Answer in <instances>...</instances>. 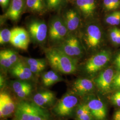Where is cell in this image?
<instances>
[{
    "instance_id": "74e56055",
    "label": "cell",
    "mask_w": 120,
    "mask_h": 120,
    "mask_svg": "<svg viewBox=\"0 0 120 120\" xmlns=\"http://www.w3.org/2000/svg\"><path fill=\"white\" fill-rule=\"evenodd\" d=\"M116 44H120V30L118 37H117V38L116 39Z\"/></svg>"
},
{
    "instance_id": "d6986e66",
    "label": "cell",
    "mask_w": 120,
    "mask_h": 120,
    "mask_svg": "<svg viewBox=\"0 0 120 120\" xmlns=\"http://www.w3.org/2000/svg\"><path fill=\"white\" fill-rule=\"evenodd\" d=\"M25 62L33 73L41 72L45 69L46 66V61L43 59L26 58Z\"/></svg>"
},
{
    "instance_id": "9a60e30c",
    "label": "cell",
    "mask_w": 120,
    "mask_h": 120,
    "mask_svg": "<svg viewBox=\"0 0 120 120\" xmlns=\"http://www.w3.org/2000/svg\"><path fill=\"white\" fill-rule=\"evenodd\" d=\"M93 82L86 78H79L74 82L73 90L78 95H82L91 92L94 89Z\"/></svg>"
},
{
    "instance_id": "603a6c76",
    "label": "cell",
    "mask_w": 120,
    "mask_h": 120,
    "mask_svg": "<svg viewBox=\"0 0 120 120\" xmlns=\"http://www.w3.org/2000/svg\"><path fill=\"white\" fill-rule=\"evenodd\" d=\"M26 5L31 11L41 13L45 11V4L44 0H26Z\"/></svg>"
},
{
    "instance_id": "4316f807",
    "label": "cell",
    "mask_w": 120,
    "mask_h": 120,
    "mask_svg": "<svg viewBox=\"0 0 120 120\" xmlns=\"http://www.w3.org/2000/svg\"><path fill=\"white\" fill-rule=\"evenodd\" d=\"M2 51L4 52L5 55L9 58L13 65L15 64L19 60L17 54L15 52L9 49L2 50Z\"/></svg>"
},
{
    "instance_id": "7c38bea8",
    "label": "cell",
    "mask_w": 120,
    "mask_h": 120,
    "mask_svg": "<svg viewBox=\"0 0 120 120\" xmlns=\"http://www.w3.org/2000/svg\"><path fill=\"white\" fill-rule=\"evenodd\" d=\"M16 106L10 95L2 92L0 94V116L2 118L10 116L14 112Z\"/></svg>"
},
{
    "instance_id": "5bb4252c",
    "label": "cell",
    "mask_w": 120,
    "mask_h": 120,
    "mask_svg": "<svg viewBox=\"0 0 120 120\" xmlns=\"http://www.w3.org/2000/svg\"><path fill=\"white\" fill-rule=\"evenodd\" d=\"M55 99V94L49 91L38 93L35 95L33 98L34 102L42 108L52 105Z\"/></svg>"
},
{
    "instance_id": "44dd1931",
    "label": "cell",
    "mask_w": 120,
    "mask_h": 120,
    "mask_svg": "<svg viewBox=\"0 0 120 120\" xmlns=\"http://www.w3.org/2000/svg\"><path fill=\"white\" fill-rule=\"evenodd\" d=\"M77 120H93L94 117L86 104L79 105L76 111Z\"/></svg>"
},
{
    "instance_id": "8d00e7d4",
    "label": "cell",
    "mask_w": 120,
    "mask_h": 120,
    "mask_svg": "<svg viewBox=\"0 0 120 120\" xmlns=\"http://www.w3.org/2000/svg\"><path fill=\"white\" fill-rule=\"evenodd\" d=\"M4 79L3 77V76L0 75V86L1 89L3 87V86L4 85Z\"/></svg>"
},
{
    "instance_id": "f546056e",
    "label": "cell",
    "mask_w": 120,
    "mask_h": 120,
    "mask_svg": "<svg viewBox=\"0 0 120 120\" xmlns=\"http://www.w3.org/2000/svg\"><path fill=\"white\" fill-rule=\"evenodd\" d=\"M112 86L116 89H120V72L114 75Z\"/></svg>"
},
{
    "instance_id": "4fadbf2b",
    "label": "cell",
    "mask_w": 120,
    "mask_h": 120,
    "mask_svg": "<svg viewBox=\"0 0 120 120\" xmlns=\"http://www.w3.org/2000/svg\"><path fill=\"white\" fill-rule=\"evenodd\" d=\"M87 105L96 119L102 120L105 117L106 110L104 103L101 100L97 99L91 100Z\"/></svg>"
},
{
    "instance_id": "f35d334b",
    "label": "cell",
    "mask_w": 120,
    "mask_h": 120,
    "mask_svg": "<svg viewBox=\"0 0 120 120\" xmlns=\"http://www.w3.org/2000/svg\"></svg>"
},
{
    "instance_id": "4dcf8cb0",
    "label": "cell",
    "mask_w": 120,
    "mask_h": 120,
    "mask_svg": "<svg viewBox=\"0 0 120 120\" xmlns=\"http://www.w3.org/2000/svg\"><path fill=\"white\" fill-rule=\"evenodd\" d=\"M119 31L120 29L117 28H114L112 29L110 32V38L113 43L116 44V39L117 38Z\"/></svg>"
},
{
    "instance_id": "30bf717a",
    "label": "cell",
    "mask_w": 120,
    "mask_h": 120,
    "mask_svg": "<svg viewBox=\"0 0 120 120\" xmlns=\"http://www.w3.org/2000/svg\"><path fill=\"white\" fill-rule=\"evenodd\" d=\"M11 74L22 81L30 79L33 75L32 72L26 62L18 60L10 69Z\"/></svg>"
},
{
    "instance_id": "8fae6325",
    "label": "cell",
    "mask_w": 120,
    "mask_h": 120,
    "mask_svg": "<svg viewBox=\"0 0 120 120\" xmlns=\"http://www.w3.org/2000/svg\"><path fill=\"white\" fill-rule=\"evenodd\" d=\"M112 69L108 68L101 73L95 80L96 84L99 89L103 92L110 90L114 77Z\"/></svg>"
},
{
    "instance_id": "6da1fadb",
    "label": "cell",
    "mask_w": 120,
    "mask_h": 120,
    "mask_svg": "<svg viewBox=\"0 0 120 120\" xmlns=\"http://www.w3.org/2000/svg\"><path fill=\"white\" fill-rule=\"evenodd\" d=\"M45 55L52 68L64 74H71L77 69V60L58 48L48 49Z\"/></svg>"
},
{
    "instance_id": "ac0fdd59",
    "label": "cell",
    "mask_w": 120,
    "mask_h": 120,
    "mask_svg": "<svg viewBox=\"0 0 120 120\" xmlns=\"http://www.w3.org/2000/svg\"><path fill=\"white\" fill-rule=\"evenodd\" d=\"M64 21L69 31L76 30L80 23V18L76 11L73 9L67 11L64 14Z\"/></svg>"
},
{
    "instance_id": "d4e9b609",
    "label": "cell",
    "mask_w": 120,
    "mask_h": 120,
    "mask_svg": "<svg viewBox=\"0 0 120 120\" xmlns=\"http://www.w3.org/2000/svg\"><path fill=\"white\" fill-rule=\"evenodd\" d=\"M12 35V31L8 29H4L0 32V43L3 45L10 42Z\"/></svg>"
},
{
    "instance_id": "52a82bcc",
    "label": "cell",
    "mask_w": 120,
    "mask_h": 120,
    "mask_svg": "<svg viewBox=\"0 0 120 120\" xmlns=\"http://www.w3.org/2000/svg\"><path fill=\"white\" fill-rule=\"evenodd\" d=\"M12 35L10 43L18 49L26 50L30 42V36L25 29L16 27L11 30Z\"/></svg>"
},
{
    "instance_id": "e0dca14e",
    "label": "cell",
    "mask_w": 120,
    "mask_h": 120,
    "mask_svg": "<svg viewBox=\"0 0 120 120\" xmlns=\"http://www.w3.org/2000/svg\"><path fill=\"white\" fill-rule=\"evenodd\" d=\"M12 87L14 93L21 98H24L30 94L32 90L31 84L25 81L13 82Z\"/></svg>"
},
{
    "instance_id": "3957f363",
    "label": "cell",
    "mask_w": 120,
    "mask_h": 120,
    "mask_svg": "<svg viewBox=\"0 0 120 120\" xmlns=\"http://www.w3.org/2000/svg\"><path fill=\"white\" fill-rule=\"evenodd\" d=\"M68 31L64 19L60 17H54L49 25V38L51 41L59 42L64 40Z\"/></svg>"
},
{
    "instance_id": "ba28073f",
    "label": "cell",
    "mask_w": 120,
    "mask_h": 120,
    "mask_svg": "<svg viewBox=\"0 0 120 120\" xmlns=\"http://www.w3.org/2000/svg\"><path fill=\"white\" fill-rule=\"evenodd\" d=\"M58 48L73 58L80 56L82 52L79 41L74 36H71L65 39Z\"/></svg>"
},
{
    "instance_id": "277c9868",
    "label": "cell",
    "mask_w": 120,
    "mask_h": 120,
    "mask_svg": "<svg viewBox=\"0 0 120 120\" xmlns=\"http://www.w3.org/2000/svg\"><path fill=\"white\" fill-rule=\"evenodd\" d=\"M78 102V98L76 96L71 94H67L60 100L53 110L58 116H69L77 105Z\"/></svg>"
},
{
    "instance_id": "2e32d148",
    "label": "cell",
    "mask_w": 120,
    "mask_h": 120,
    "mask_svg": "<svg viewBox=\"0 0 120 120\" xmlns=\"http://www.w3.org/2000/svg\"><path fill=\"white\" fill-rule=\"evenodd\" d=\"M23 6V0H12L5 16L11 20L17 21L21 15Z\"/></svg>"
},
{
    "instance_id": "7a4b0ae2",
    "label": "cell",
    "mask_w": 120,
    "mask_h": 120,
    "mask_svg": "<svg viewBox=\"0 0 120 120\" xmlns=\"http://www.w3.org/2000/svg\"><path fill=\"white\" fill-rule=\"evenodd\" d=\"M47 111L34 102L23 101L16 105L14 120H49Z\"/></svg>"
},
{
    "instance_id": "484cf974",
    "label": "cell",
    "mask_w": 120,
    "mask_h": 120,
    "mask_svg": "<svg viewBox=\"0 0 120 120\" xmlns=\"http://www.w3.org/2000/svg\"><path fill=\"white\" fill-rule=\"evenodd\" d=\"M0 64L1 66L4 69H10L13 66V64L2 50L0 52Z\"/></svg>"
},
{
    "instance_id": "5b68a950",
    "label": "cell",
    "mask_w": 120,
    "mask_h": 120,
    "mask_svg": "<svg viewBox=\"0 0 120 120\" xmlns=\"http://www.w3.org/2000/svg\"><path fill=\"white\" fill-rule=\"evenodd\" d=\"M110 59V54L104 50L92 56L87 60L85 65L86 71L90 74L97 72L107 64Z\"/></svg>"
},
{
    "instance_id": "d6a6232c",
    "label": "cell",
    "mask_w": 120,
    "mask_h": 120,
    "mask_svg": "<svg viewBox=\"0 0 120 120\" xmlns=\"http://www.w3.org/2000/svg\"><path fill=\"white\" fill-rule=\"evenodd\" d=\"M114 62L116 65V69L120 70V53L116 56Z\"/></svg>"
},
{
    "instance_id": "7402d4cb",
    "label": "cell",
    "mask_w": 120,
    "mask_h": 120,
    "mask_svg": "<svg viewBox=\"0 0 120 120\" xmlns=\"http://www.w3.org/2000/svg\"><path fill=\"white\" fill-rule=\"evenodd\" d=\"M61 79L57 73L50 70L44 73L42 76L43 85L45 86H50L59 82Z\"/></svg>"
},
{
    "instance_id": "1f68e13d",
    "label": "cell",
    "mask_w": 120,
    "mask_h": 120,
    "mask_svg": "<svg viewBox=\"0 0 120 120\" xmlns=\"http://www.w3.org/2000/svg\"><path fill=\"white\" fill-rule=\"evenodd\" d=\"M103 4L105 8L108 10H114L112 0H104Z\"/></svg>"
},
{
    "instance_id": "cb8c5ba5",
    "label": "cell",
    "mask_w": 120,
    "mask_h": 120,
    "mask_svg": "<svg viewBox=\"0 0 120 120\" xmlns=\"http://www.w3.org/2000/svg\"><path fill=\"white\" fill-rule=\"evenodd\" d=\"M106 22L112 26L118 25L120 23V11L112 13L106 18Z\"/></svg>"
},
{
    "instance_id": "ffe728a7",
    "label": "cell",
    "mask_w": 120,
    "mask_h": 120,
    "mask_svg": "<svg viewBox=\"0 0 120 120\" xmlns=\"http://www.w3.org/2000/svg\"><path fill=\"white\" fill-rule=\"evenodd\" d=\"M76 4L82 12L87 15L92 14L96 8L95 0H77Z\"/></svg>"
},
{
    "instance_id": "9c48e42d",
    "label": "cell",
    "mask_w": 120,
    "mask_h": 120,
    "mask_svg": "<svg viewBox=\"0 0 120 120\" xmlns=\"http://www.w3.org/2000/svg\"><path fill=\"white\" fill-rule=\"evenodd\" d=\"M101 32L98 26L91 24L86 28L84 38L88 47L92 49L98 47L101 41Z\"/></svg>"
},
{
    "instance_id": "83f0119b",
    "label": "cell",
    "mask_w": 120,
    "mask_h": 120,
    "mask_svg": "<svg viewBox=\"0 0 120 120\" xmlns=\"http://www.w3.org/2000/svg\"><path fill=\"white\" fill-rule=\"evenodd\" d=\"M63 0H46V3L49 9H56L63 2Z\"/></svg>"
},
{
    "instance_id": "f1b7e54d",
    "label": "cell",
    "mask_w": 120,
    "mask_h": 120,
    "mask_svg": "<svg viewBox=\"0 0 120 120\" xmlns=\"http://www.w3.org/2000/svg\"><path fill=\"white\" fill-rule=\"evenodd\" d=\"M111 99L112 103L114 105L120 107V90L112 95Z\"/></svg>"
},
{
    "instance_id": "8992f818",
    "label": "cell",
    "mask_w": 120,
    "mask_h": 120,
    "mask_svg": "<svg viewBox=\"0 0 120 120\" xmlns=\"http://www.w3.org/2000/svg\"><path fill=\"white\" fill-rule=\"evenodd\" d=\"M48 30L46 23L41 20H33L28 26V32L30 37L36 43H42L45 40Z\"/></svg>"
},
{
    "instance_id": "e575fe53",
    "label": "cell",
    "mask_w": 120,
    "mask_h": 120,
    "mask_svg": "<svg viewBox=\"0 0 120 120\" xmlns=\"http://www.w3.org/2000/svg\"><path fill=\"white\" fill-rule=\"evenodd\" d=\"M114 9L118 8L120 6V0H112Z\"/></svg>"
},
{
    "instance_id": "d590c367",
    "label": "cell",
    "mask_w": 120,
    "mask_h": 120,
    "mask_svg": "<svg viewBox=\"0 0 120 120\" xmlns=\"http://www.w3.org/2000/svg\"><path fill=\"white\" fill-rule=\"evenodd\" d=\"M113 118L114 120H120V110H117L115 112Z\"/></svg>"
},
{
    "instance_id": "836d02e7",
    "label": "cell",
    "mask_w": 120,
    "mask_h": 120,
    "mask_svg": "<svg viewBox=\"0 0 120 120\" xmlns=\"http://www.w3.org/2000/svg\"><path fill=\"white\" fill-rule=\"evenodd\" d=\"M9 0H0V4L3 8H6L9 4Z\"/></svg>"
}]
</instances>
